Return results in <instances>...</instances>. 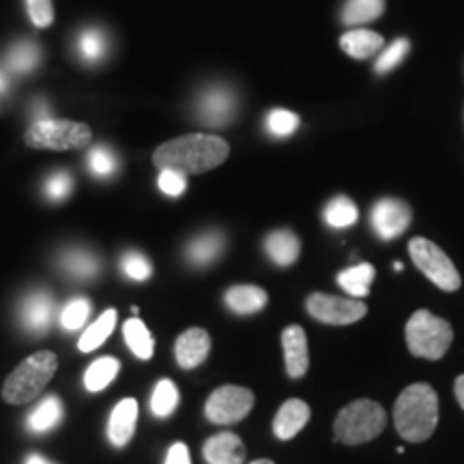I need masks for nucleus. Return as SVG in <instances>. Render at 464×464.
<instances>
[{"label": "nucleus", "mask_w": 464, "mask_h": 464, "mask_svg": "<svg viewBox=\"0 0 464 464\" xmlns=\"http://www.w3.org/2000/svg\"><path fill=\"white\" fill-rule=\"evenodd\" d=\"M230 147L224 138L211 133H189L168 140L155 149L153 164L160 170H177L188 174H202L222 166L228 160Z\"/></svg>", "instance_id": "1"}, {"label": "nucleus", "mask_w": 464, "mask_h": 464, "mask_svg": "<svg viewBox=\"0 0 464 464\" xmlns=\"http://www.w3.org/2000/svg\"><path fill=\"white\" fill-rule=\"evenodd\" d=\"M393 421L400 437L409 443H423L437 430L439 396L428 382L406 387L393 406Z\"/></svg>", "instance_id": "2"}, {"label": "nucleus", "mask_w": 464, "mask_h": 464, "mask_svg": "<svg viewBox=\"0 0 464 464\" xmlns=\"http://www.w3.org/2000/svg\"><path fill=\"white\" fill-rule=\"evenodd\" d=\"M58 370V357L52 351H39L26 357L7 376L3 398L7 404H26L42 393Z\"/></svg>", "instance_id": "3"}, {"label": "nucleus", "mask_w": 464, "mask_h": 464, "mask_svg": "<svg viewBox=\"0 0 464 464\" xmlns=\"http://www.w3.org/2000/svg\"><path fill=\"white\" fill-rule=\"evenodd\" d=\"M387 413L374 400H355L335 417V440L344 445H362L379 437L385 430Z\"/></svg>", "instance_id": "4"}, {"label": "nucleus", "mask_w": 464, "mask_h": 464, "mask_svg": "<svg viewBox=\"0 0 464 464\" xmlns=\"http://www.w3.org/2000/svg\"><path fill=\"white\" fill-rule=\"evenodd\" d=\"M454 332L443 318L434 316L430 310H417L406 323V344L415 357L437 362L450 351Z\"/></svg>", "instance_id": "5"}, {"label": "nucleus", "mask_w": 464, "mask_h": 464, "mask_svg": "<svg viewBox=\"0 0 464 464\" xmlns=\"http://www.w3.org/2000/svg\"><path fill=\"white\" fill-rule=\"evenodd\" d=\"M26 144L31 149L48 150H84L92 140L89 125L67 119H37L26 130Z\"/></svg>", "instance_id": "6"}, {"label": "nucleus", "mask_w": 464, "mask_h": 464, "mask_svg": "<svg viewBox=\"0 0 464 464\" xmlns=\"http://www.w3.org/2000/svg\"><path fill=\"white\" fill-rule=\"evenodd\" d=\"M409 254L411 258H413L417 269H420L428 280L437 284L440 290L454 293V290L460 288V274H458L451 258L437 246V243L423 239V237H415V239H411L409 243Z\"/></svg>", "instance_id": "7"}, {"label": "nucleus", "mask_w": 464, "mask_h": 464, "mask_svg": "<svg viewBox=\"0 0 464 464\" xmlns=\"http://www.w3.org/2000/svg\"><path fill=\"white\" fill-rule=\"evenodd\" d=\"M254 406V393L247 387L224 385L208 396L205 404V415L218 426H230L246 420Z\"/></svg>", "instance_id": "8"}, {"label": "nucleus", "mask_w": 464, "mask_h": 464, "mask_svg": "<svg viewBox=\"0 0 464 464\" xmlns=\"http://www.w3.org/2000/svg\"><path fill=\"white\" fill-rule=\"evenodd\" d=\"M307 314L324 324H351L362 321L368 314V307L362 299L335 297L327 293H314L307 299Z\"/></svg>", "instance_id": "9"}, {"label": "nucleus", "mask_w": 464, "mask_h": 464, "mask_svg": "<svg viewBox=\"0 0 464 464\" xmlns=\"http://www.w3.org/2000/svg\"><path fill=\"white\" fill-rule=\"evenodd\" d=\"M237 110H239V102H237L235 91L222 84L208 86L196 102V116L207 127L230 125L235 121Z\"/></svg>", "instance_id": "10"}, {"label": "nucleus", "mask_w": 464, "mask_h": 464, "mask_svg": "<svg viewBox=\"0 0 464 464\" xmlns=\"http://www.w3.org/2000/svg\"><path fill=\"white\" fill-rule=\"evenodd\" d=\"M413 211L400 198H382L372 208V226L381 239L392 241L411 226Z\"/></svg>", "instance_id": "11"}, {"label": "nucleus", "mask_w": 464, "mask_h": 464, "mask_svg": "<svg viewBox=\"0 0 464 464\" xmlns=\"http://www.w3.org/2000/svg\"><path fill=\"white\" fill-rule=\"evenodd\" d=\"M208 353H211V335L200 327H191L183 332L174 344V357L183 370L198 368L208 357Z\"/></svg>", "instance_id": "12"}, {"label": "nucleus", "mask_w": 464, "mask_h": 464, "mask_svg": "<svg viewBox=\"0 0 464 464\" xmlns=\"http://www.w3.org/2000/svg\"><path fill=\"white\" fill-rule=\"evenodd\" d=\"M284 362H286V372L290 379H301L310 368V355H307V338L304 327L299 324H288L282 332Z\"/></svg>", "instance_id": "13"}, {"label": "nucleus", "mask_w": 464, "mask_h": 464, "mask_svg": "<svg viewBox=\"0 0 464 464\" xmlns=\"http://www.w3.org/2000/svg\"><path fill=\"white\" fill-rule=\"evenodd\" d=\"M52 312H54V301H52L48 293L37 290V293H31L24 301H22V307H20L22 324H24L31 334L44 335L48 332L52 323Z\"/></svg>", "instance_id": "14"}, {"label": "nucleus", "mask_w": 464, "mask_h": 464, "mask_svg": "<svg viewBox=\"0 0 464 464\" xmlns=\"http://www.w3.org/2000/svg\"><path fill=\"white\" fill-rule=\"evenodd\" d=\"M202 456L208 464H243V460H246V445L237 434L219 432L205 440Z\"/></svg>", "instance_id": "15"}, {"label": "nucleus", "mask_w": 464, "mask_h": 464, "mask_svg": "<svg viewBox=\"0 0 464 464\" xmlns=\"http://www.w3.org/2000/svg\"><path fill=\"white\" fill-rule=\"evenodd\" d=\"M138 423V402L133 398L121 400L112 409L108 421V439L114 448H125L130 443Z\"/></svg>", "instance_id": "16"}, {"label": "nucleus", "mask_w": 464, "mask_h": 464, "mask_svg": "<svg viewBox=\"0 0 464 464\" xmlns=\"http://www.w3.org/2000/svg\"><path fill=\"white\" fill-rule=\"evenodd\" d=\"M310 406H307L304 400H286L277 411L276 421H274V432L280 440H290L293 437L304 430L305 423L310 421Z\"/></svg>", "instance_id": "17"}, {"label": "nucleus", "mask_w": 464, "mask_h": 464, "mask_svg": "<svg viewBox=\"0 0 464 464\" xmlns=\"http://www.w3.org/2000/svg\"><path fill=\"white\" fill-rule=\"evenodd\" d=\"M226 247V239L222 232L218 230H208L202 232V235L194 237L185 247V256L194 266H207L222 256Z\"/></svg>", "instance_id": "18"}, {"label": "nucleus", "mask_w": 464, "mask_h": 464, "mask_svg": "<svg viewBox=\"0 0 464 464\" xmlns=\"http://www.w3.org/2000/svg\"><path fill=\"white\" fill-rule=\"evenodd\" d=\"M265 252L271 258V263L277 266H290L297 263L301 252V241L293 230L282 228L274 230L265 239Z\"/></svg>", "instance_id": "19"}, {"label": "nucleus", "mask_w": 464, "mask_h": 464, "mask_svg": "<svg viewBox=\"0 0 464 464\" xmlns=\"http://www.w3.org/2000/svg\"><path fill=\"white\" fill-rule=\"evenodd\" d=\"M224 301L235 314H256V312H260L266 305L269 295L260 286L241 284V286H232L226 290Z\"/></svg>", "instance_id": "20"}, {"label": "nucleus", "mask_w": 464, "mask_h": 464, "mask_svg": "<svg viewBox=\"0 0 464 464\" xmlns=\"http://www.w3.org/2000/svg\"><path fill=\"white\" fill-rule=\"evenodd\" d=\"M382 45H385V42H382L381 34L368 31V28H353V31L342 34L340 39V48L348 56L359 58V61L374 56L376 52L382 50Z\"/></svg>", "instance_id": "21"}, {"label": "nucleus", "mask_w": 464, "mask_h": 464, "mask_svg": "<svg viewBox=\"0 0 464 464\" xmlns=\"http://www.w3.org/2000/svg\"><path fill=\"white\" fill-rule=\"evenodd\" d=\"M374 266L370 263H362L355 266H348L338 276V284L344 288V293L351 295L353 299H363L370 295V286L374 282Z\"/></svg>", "instance_id": "22"}, {"label": "nucleus", "mask_w": 464, "mask_h": 464, "mask_svg": "<svg viewBox=\"0 0 464 464\" xmlns=\"http://www.w3.org/2000/svg\"><path fill=\"white\" fill-rule=\"evenodd\" d=\"M123 335H125L127 346H130V351L138 359L149 362V359L153 357L155 353L153 335L149 334V327L140 321V318H130V321L123 324Z\"/></svg>", "instance_id": "23"}, {"label": "nucleus", "mask_w": 464, "mask_h": 464, "mask_svg": "<svg viewBox=\"0 0 464 464\" xmlns=\"http://www.w3.org/2000/svg\"><path fill=\"white\" fill-rule=\"evenodd\" d=\"M385 11V0H346L342 7V22L346 26H363L374 22Z\"/></svg>", "instance_id": "24"}, {"label": "nucleus", "mask_w": 464, "mask_h": 464, "mask_svg": "<svg viewBox=\"0 0 464 464\" xmlns=\"http://www.w3.org/2000/svg\"><path fill=\"white\" fill-rule=\"evenodd\" d=\"M61 265L69 276L75 277V280H91V277H95L102 269L97 256H92L86 249H67V252L63 254Z\"/></svg>", "instance_id": "25"}, {"label": "nucleus", "mask_w": 464, "mask_h": 464, "mask_svg": "<svg viewBox=\"0 0 464 464\" xmlns=\"http://www.w3.org/2000/svg\"><path fill=\"white\" fill-rule=\"evenodd\" d=\"M114 327H116V310L110 307V310L103 312V314L97 318V321L92 323L82 335H80L78 348L82 353H92L95 348H100L103 342L110 338V334L114 332Z\"/></svg>", "instance_id": "26"}, {"label": "nucleus", "mask_w": 464, "mask_h": 464, "mask_svg": "<svg viewBox=\"0 0 464 464\" xmlns=\"http://www.w3.org/2000/svg\"><path fill=\"white\" fill-rule=\"evenodd\" d=\"M119 370H121V363L116 362L114 357L95 359V362L89 365V370L84 372L86 392L97 393V392L106 390L110 382L114 381V376L119 374Z\"/></svg>", "instance_id": "27"}, {"label": "nucleus", "mask_w": 464, "mask_h": 464, "mask_svg": "<svg viewBox=\"0 0 464 464\" xmlns=\"http://www.w3.org/2000/svg\"><path fill=\"white\" fill-rule=\"evenodd\" d=\"M63 420V402L56 396H48L39 402L37 409L28 417V428L34 432H45L58 426Z\"/></svg>", "instance_id": "28"}, {"label": "nucleus", "mask_w": 464, "mask_h": 464, "mask_svg": "<svg viewBox=\"0 0 464 464\" xmlns=\"http://www.w3.org/2000/svg\"><path fill=\"white\" fill-rule=\"evenodd\" d=\"M324 222H327L332 228H348L357 222L359 211L357 205L348 196H335L327 202L324 207Z\"/></svg>", "instance_id": "29"}, {"label": "nucleus", "mask_w": 464, "mask_h": 464, "mask_svg": "<svg viewBox=\"0 0 464 464\" xmlns=\"http://www.w3.org/2000/svg\"><path fill=\"white\" fill-rule=\"evenodd\" d=\"M42 61V48L33 42H20L9 50L7 67L14 73H31Z\"/></svg>", "instance_id": "30"}, {"label": "nucleus", "mask_w": 464, "mask_h": 464, "mask_svg": "<svg viewBox=\"0 0 464 464\" xmlns=\"http://www.w3.org/2000/svg\"><path fill=\"white\" fill-rule=\"evenodd\" d=\"M108 52L106 34L100 28H86L78 37V54L89 65H97Z\"/></svg>", "instance_id": "31"}, {"label": "nucleus", "mask_w": 464, "mask_h": 464, "mask_svg": "<svg viewBox=\"0 0 464 464\" xmlns=\"http://www.w3.org/2000/svg\"><path fill=\"white\" fill-rule=\"evenodd\" d=\"M179 406V390L170 379H161L155 385L153 396H150V411L158 417H168L174 413Z\"/></svg>", "instance_id": "32"}, {"label": "nucleus", "mask_w": 464, "mask_h": 464, "mask_svg": "<svg viewBox=\"0 0 464 464\" xmlns=\"http://www.w3.org/2000/svg\"><path fill=\"white\" fill-rule=\"evenodd\" d=\"M86 166L95 177H112L119 170V158L108 147H95L91 149L89 158H86Z\"/></svg>", "instance_id": "33"}, {"label": "nucleus", "mask_w": 464, "mask_h": 464, "mask_svg": "<svg viewBox=\"0 0 464 464\" xmlns=\"http://www.w3.org/2000/svg\"><path fill=\"white\" fill-rule=\"evenodd\" d=\"M409 50H411L409 39H406V37L396 39V42H393L390 48L382 50L381 54H379V58H376V65H374L376 73L382 75V73L393 72V69H396L400 63L404 61V56L409 54Z\"/></svg>", "instance_id": "34"}, {"label": "nucleus", "mask_w": 464, "mask_h": 464, "mask_svg": "<svg viewBox=\"0 0 464 464\" xmlns=\"http://www.w3.org/2000/svg\"><path fill=\"white\" fill-rule=\"evenodd\" d=\"M89 316H91V301L84 297H75L69 301L65 310H63L61 324L65 329H69V332H75V329H80L86 321H89Z\"/></svg>", "instance_id": "35"}, {"label": "nucleus", "mask_w": 464, "mask_h": 464, "mask_svg": "<svg viewBox=\"0 0 464 464\" xmlns=\"http://www.w3.org/2000/svg\"><path fill=\"white\" fill-rule=\"evenodd\" d=\"M121 269H123V274L130 277V280L136 282H144L153 276V265L149 263L147 256H142V254L138 252L123 254V258H121Z\"/></svg>", "instance_id": "36"}, {"label": "nucleus", "mask_w": 464, "mask_h": 464, "mask_svg": "<svg viewBox=\"0 0 464 464\" xmlns=\"http://www.w3.org/2000/svg\"><path fill=\"white\" fill-rule=\"evenodd\" d=\"M299 127V116L295 112H288V110H274L266 116V130H269L274 136H290L293 131H297Z\"/></svg>", "instance_id": "37"}, {"label": "nucleus", "mask_w": 464, "mask_h": 464, "mask_svg": "<svg viewBox=\"0 0 464 464\" xmlns=\"http://www.w3.org/2000/svg\"><path fill=\"white\" fill-rule=\"evenodd\" d=\"M26 11L37 28H48L54 22V5H52V0H26Z\"/></svg>", "instance_id": "38"}, {"label": "nucleus", "mask_w": 464, "mask_h": 464, "mask_svg": "<svg viewBox=\"0 0 464 464\" xmlns=\"http://www.w3.org/2000/svg\"><path fill=\"white\" fill-rule=\"evenodd\" d=\"M72 188H73L72 174L63 172V170L54 172L48 179V181H45V194H48V198L54 200V202L65 200L67 196L72 194Z\"/></svg>", "instance_id": "39"}, {"label": "nucleus", "mask_w": 464, "mask_h": 464, "mask_svg": "<svg viewBox=\"0 0 464 464\" xmlns=\"http://www.w3.org/2000/svg\"><path fill=\"white\" fill-rule=\"evenodd\" d=\"M158 185L166 196H172V198H177V196H181L183 191L188 189V177H185V174H181V172H177V170H161L160 179H158Z\"/></svg>", "instance_id": "40"}, {"label": "nucleus", "mask_w": 464, "mask_h": 464, "mask_svg": "<svg viewBox=\"0 0 464 464\" xmlns=\"http://www.w3.org/2000/svg\"><path fill=\"white\" fill-rule=\"evenodd\" d=\"M166 464H191L189 450L185 443H174L170 450H168Z\"/></svg>", "instance_id": "41"}, {"label": "nucleus", "mask_w": 464, "mask_h": 464, "mask_svg": "<svg viewBox=\"0 0 464 464\" xmlns=\"http://www.w3.org/2000/svg\"><path fill=\"white\" fill-rule=\"evenodd\" d=\"M454 392H456V400H458V404H460L462 409H464V374H460V376H458V379H456Z\"/></svg>", "instance_id": "42"}, {"label": "nucleus", "mask_w": 464, "mask_h": 464, "mask_svg": "<svg viewBox=\"0 0 464 464\" xmlns=\"http://www.w3.org/2000/svg\"><path fill=\"white\" fill-rule=\"evenodd\" d=\"M9 89H11V84H9V75L5 73L3 69H0V97L7 95Z\"/></svg>", "instance_id": "43"}, {"label": "nucleus", "mask_w": 464, "mask_h": 464, "mask_svg": "<svg viewBox=\"0 0 464 464\" xmlns=\"http://www.w3.org/2000/svg\"><path fill=\"white\" fill-rule=\"evenodd\" d=\"M26 464H54V462L45 460V458H44V456H39V454H33V456H28Z\"/></svg>", "instance_id": "44"}, {"label": "nucleus", "mask_w": 464, "mask_h": 464, "mask_svg": "<svg viewBox=\"0 0 464 464\" xmlns=\"http://www.w3.org/2000/svg\"><path fill=\"white\" fill-rule=\"evenodd\" d=\"M252 464H276V462H271V460H266V458H263V460H254Z\"/></svg>", "instance_id": "45"}, {"label": "nucleus", "mask_w": 464, "mask_h": 464, "mask_svg": "<svg viewBox=\"0 0 464 464\" xmlns=\"http://www.w3.org/2000/svg\"><path fill=\"white\" fill-rule=\"evenodd\" d=\"M393 269H396V271H402L404 266H402V263H396V265H393Z\"/></svg>", "instance_id": "46"}]
</instances>
